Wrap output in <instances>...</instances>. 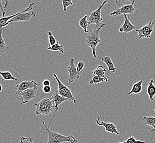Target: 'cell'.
Returning <instances> with one entry per match:
<instances>
[{
  "label": "cell",
  "instance_id": "1",
  "mask_svg": "<svg viewBox=\"0 0 155 143\" xmlns=\"http://www.w3.org/2000/svg\"><path fill=\"white\" fill-rule=\"evenodd\" d=\"M42 123L48 135L47 143H78V140L72 134H70L68 136H65L55 132L51 131L49 127H47L43 121H42Z\"/></svg>",
  "mask_w": 155,
  "mask_h": 143
},
{
  "label": "cell",
  "instance_id": "2",
  "mask_svg": "<svg viewBox=\"0 0 155 143\" xmlns=\"http://www.w3.org/2000/svg\"><path fill=\"white\" fill-rule=\"evenodd\" d=\"M37 109L35 113L37 115L48 116L56 110L55 105L51 98L46 97L41 100L39 103H35Z\"/></svg>",
  "mask_w": 155,
  "mask_h": 143
},
{
  "label": "cell",
  "instance_id": "3",
  "mask_svg": "<svg viewBox=\"0 0 155 143\" xmlns=\"http://www.w3.org/2000/svg\"><path fill=\"white\" fill-rule=\"evenodd\" d=\"M106 26V24L101 26L99 28H96L95 29L90 32L88 34L86 39V46L90 47L92 49V52L93 56L94 58H96V47L97 45L101 43V40H100V36H99V31L101 30L102 28Z\"/></svg>",
  "mask_w": 155,
  "mask_h": 143
},
{
  "label": "cell",
  "instance_id": "4",
  "mask_svg": "<svg viewBox=\"0 0 155 143\" xmlns=\"http://www.w3.org/2000/svg\"><path fill=\"white\" fill-rule=\"evenodd\" d=\"M107 2L108 1H104L103 2L102 5L99 7L98 9L93 11L92 12L90 13V16L87 18V22H88V25L94 24L96 25V28H99L101 26L104 24L102 23V21L103 19L101 17V10H102L103 7L107 3Z\"/></svg>",
  "mask_w": 155,
  "mask_h": 143
},
{
  "label": "cell",
  "instance_id": "5",
  "mask_svg": "<svg viewBox=\"0 0 155 143\" xmlns=\"http://www.w3.org/2000/svg\"><path fill=\"white\" fill-rule=\"evenodd\" d=\"M53 76L58 82V87H59V89L58 91L59 94L62 97L68 99V100L71 101L74 103H76L77 102L76 100L75 99L73 94H72L71 90L62 83V82L59 79V78L58 77L56 74H53Z\"/></svg>",
  "mask_w": 155,
  "mask_h": 143
},
{
  "label": "cell",
  "instance_id": "6",
  "mask_svg": "<svg viewBox=\"0 0 155 143\" xmlns=\"http://www.w3.org/2000/svg\"><path fill=\"white\" fill-rule=\"evenodd\" d=\"M76 61L72 58L70 59L69 61V67L67 68L68 72V85L73 83L74 81L78 80L80 78L82 72H78L77 71V68L74 65V62Z\"/></svg>",
  "mask_w": 155,
  "mask_h": 143
},
{
  "label": "cell",
  "instance_id": "7",
  "mask_svg": "<svg viewBox=\"0 0 155 143\" xmlns=\"http://www.w3.org/2000/svg\"><path fill=\"white\" fill-rule=\"evenodd\" d=\"M32 17H36L35 13L33 11H29L28 12H23L20 13L18 15L15 16L9 20L7 23L6 27H9L12 24L19 22H28L31 19Z\"/></svg>",
  "mask_w": 155,
  "mask_h": 143
},
{
  "label": "cell",
  "instance_id": "8",
  "mask_svg": "<svg viewBox=\"0 0 155 143\" xmlns=\"http://www.w3.org/2000/svg\"><path fill=\"white\" fill-rule=\"evenodd\" d=\"M155 25V19L153 21H151L149 24L145 25L139 29H136V31L138 33L139 39L142 38H150L151 34L154 30Z\"/></svg>",
  "mask_w": 155,
  "mask_h": 143
},
{
  "label": "cell",
  "instance_id": "9",
  "mask_svg": "<svg viewBox=\"0 0 155 143\" xmlns=\"http://www.w3.org/2000/svg\"><path fill=\"white\" fill-rule=\"evenodd\" d=\"M135 3V1H134L130 5H124L121 7V8H118L114 11L113 12L110 14V16L117 17L121 14H133L135 11L137 10V8H135L134 5Z\"/></svg>",
  "mask_w": 155,
  "mask_h": 143
},
{
  "label": "cell",
  "instance_id": "10",
  "mask_svg": "<svg viewBox=\"0 0 155 143\" xmlns=\"http://www.w3.org/2000/svg\"><path fill=\"white\" fill-rule=\"evenodd\" d=\"M38 87H33L28 89L19 94L18 95H21L22 97L23 101L21 103V104L23 105L25 103H27L31 100L35 99Z\"/></svg>",
  "mask_w": 155,
  "mask_h": 143
},
{
  "label": "cell",
  "instance_id": "11",
  "mask_svg": "<svg viewBox=\"0 0 155 143\" xmlns=\"http://www.w3.org/2000/svg\"><path fill=\"white\" fill-rule=\"evenodd\" d=\"M102 115L99 116V117L98 119H97L96 120V123L98 126H102L105 128V131L106 132L110 133L112 134H116L117 135H119V133L117 131V127L115 126L114 124H113V123L110 122H104L101 121V118Z\"/></svg>",
  "mask_w": 155,
  "mask_h": 143
},
{
  "label": "cell",
  "instance_id": "12",
  "mask_svg": "<svg viewBox=\"0 0 155 143\" xmlns=\"http://www.w3.org/2000/svg\"><path fill=\"white\" fill-rule=\"evenodd\" d=\"M38 84L34 81H23L20 83V84L17 85L15 87L16 90V95H18L22 91L27 90L29 88L38 87Z\"/></svg>",
  "mask_w": 155,
  "mask_h": 143
},
{
  "label": "cell",
  "instance_id": "13",
  "mask_svg": "<svg viewBox=\"0 0 155 143\" xmlns=\"http://www.w3.org/2000/svg\"><path fill=\"white\" fill-rule=\"evenodd\" d=\"M35 3H31L29 6L27 8L25 9H22L18 13H17L16 14H15L13 15H11V16H8V17H2L0 18V28H5L6 27L7 23V22L9 21V20H11V19L15 17V16H17L20 13H22L26 12L27 11H31V9H33V7H34Z\"/></svg>",
  "mask_w": 155,
  "mask_h": 143
},
{
  "label": "cell",
  "instance_id": "14",
  "mask_svg": "<svg viewBox=\"0 0 155 143\" xmlns=\"http://www.w3.org/2000/svg\"><path fill=\"white\" fill-rule=\"evenodd\" d=\"M124 24L119 28V31L120 33H128L136 29V27L131 23L127 14H124Z\"/></svg>",
  "mask_w": 155,
  "mask_h": 143
},
{
  "label": "cell",
  "instance_id": "15",
  "mask_svg": "<svg viewBox=\"0 0 155 143\" xmlns=\"http://www.w3.org/2000/svg\"><path fill=\"white\" fill-rule=\"evenodd\" d=\"M51 98V99H52V100L54 101V103H55L56 111L58 110L59 105H60L62 103L65 102V101L68 100V99L65 98V97H62V96H61L59 94V93H58V90H56L54 92V93L53 94V95Z\"/></svg>",
  "mask_w": 155,
  "mask_h": 143
},
{
  "label": "cell",
  "instance_id": "16",
  "mask_svg": "<svg viewBox=\"0 0 155 143\" xmlns=\"http://www.w3.org/2000/svg\"><path fill=\"white\" fill-rule=\"evenodd\" d=\"M146 92L149 96L150 100L151 101H154V97L155 96V85L154 84V80L152 79L148 84L146 89Z\"/></svg>",
  "mask_w": 155,
  "mask_h": 143
},
{
  "label": "cell",
  "instance_id": "17",
  "mask_svg": "<svg viewBox=\"0 0 155 143\" xmlns=\"http://www.w3.org/2000/svg\"><path fill=\"white\" fill-rule=\"evenodd\" d=\"M143 121L144 122L143 125L149 126L151 128L149 129L151 132H155V117L153 116H145L143 117Z\"/></svg>",
  "mask_w": 155,
  "mask_h": 143
},
{
  "label": "cell",
  "instance_id": "18",
  "mask_svg": "<svg viewBox=\"0 0 155 143\" xmlns=\"http://www.w3.org/2000/svg\"><path fill=\"white\" fill-rule=\"evenodd\" d=\"M143 80H140L138 82L136 83L135 84H134L130 91L127 94V95H131L133 94H139L143 90Z\"/></svg>",
  "mask_w": 155,
  "mask_h": 143
},
{
  "label": "cell",
  "instance_id": "19",
  "mask_svg": "<svg viewBox=\"0 0 155 143\" xmlns=\"http://www.w3.org/2000/svg\"><path fill=\"white\" fill-rule=\"evenodd\" d=\"M100 59L103 62L106 64V65L108 67V71H111L113 73H115L116 72V68L115 67L112 61V59L109 56H106V57H100Z\"/></svg>",
  "mask_w": 155,
  "mask_h": 143
},
{
  "label": "cell",
  "instance_id": "20",
  "mask_svg": "<svg viewBox=\"0 0 155 143\" xmlns=\"http://www.w3.org/2000/svg\"><path fill=\"white\" fill-rule=\"evenodd\" d=\"M106 72H107V70L103 67V65H98L96 69L92 72V73L93 75L98 76L100 77L104 78L106 81V82H108V80L105 76V73H106Z\"/></svg>",
  "mask_w": 155,
  "mask_h": 143
},
{
  "label": "cell",
  "instance_id": "21",
  "mask_svg": "<svg viewBox=\"0 0 155 143\" xmlns=\"http://www.w3.org/2000/svg\"><path fill=\"white\" fill-rule=\"evenodd\" d=\"M2 28H0V56L1 55L9 49V47L7 46L5 41L2 37Z\"/></svg>",
  "mask_w": 155,
  "mask_h": 143
},
{
  "label": "cell",
  "instance_id": "22",
  "mask_svg": "<svg viewBox=\"0 0 155 143\" xmlns=\"http://www.w3.org/2000/svg\"><path fill=\"white\" fill-rule=\"evenodd\" d=\"M48 50L53 51H59L61 53H65L64 51V46L62 45H60L59 44V41L57 42L56 44L54 45L53 46H49L48 48Z\"/></svg>",
  "mask_w": 155,
  "mask_h": 143
},
{
  "label": "cell",
  "instance_id": "23",
  "mask_svg": "<svg viewBox=\"0 0 155 143\" xmlns=\"http://www.w3.org/2000/svg\"><path fill=\"white\" fill-rule=\"evenodd\" d=\"M0 75L5 81H9L12 80V81H18V79L15 77H14L9 72L0 71Z\"/></svg>",
  "mask_w": 155,
  "mask_h": 143
},
{
  "label": "cell",
  "instance_id": "24",
  "mask_svg": "<svg viewBox=\"0 0 155 143\" xmlns=\"http://www.w3.org/2000/svg\"><path fill=\"white\" fill-rule=\"evenodd\" d=\"M87 16L85 15L81 20L79 21V25L81 28L84 29V32L85 33H87L89 32V30L88 29V22H87Z\"/></svg>",
  "mask_w": 155,
  "mask_h": 143
},
{
  "label": "cell",
  "instance_id": "25",
  "mask_svg": "<svg viewBox=\"0 0 155 143\" xmlns=\"http://www.w3.org/2000/svg\"><path fill=\"white\" fill-rule=\"evenodd\" d=\"M106 81L105 79L104 78L100 77L98 76H96L93 75V78L92 79L91 81H90V84L91 85L92 84H99L100 83H102L103 81Z\"/></svg>",
  "mask_w": 155,
  "mask_h": 143
},
{
  "label": "cell",
  "instance_id": "26",
  "mask_svg": "<svg viewBox=\"0 0 155 143\" xmlns=\"http://www.w3.org/2000/svg\"><path fill=\"white\" fill-rule=\"evenodd\" d=\"M118 143H145V142L144 141H141V140H137L135 137L133 136H130L127 138V140L126 141Z\"/></svg>",
  "mask_w": 155,
  "mask_h": 143
},
{
  "label": "cell",
  "instance_id": "27",
  "mask_svg": "<svg viewBox=\"0 0 155 143\" xmlns=\"http://www.w3.org/2000/svg\"><path fill=\"white\" fill-rule=\"evenodd\" d=\"M48 39L49 41V46H53L54 45L57 43V41L56 40L55 38L53 36V34L51 31H49L48 33Z\"/></svg>",
  "mask_w": 155,
  "mask_h": 143
},
{
  "label": "cell",
  "instance_id": "28",
  "mask_svg": "<svg viewBox=\"0 0 155 143\" xmlns=\"http://www.w3.org/2000/svg\"><path fill=\"white\" fill-rule=\"evenodd\" d=\"M61 1H62V6H63L64 12H66L67 11V8L68 7L72 6L74 5L72 0H61Z\"/></svg>",
  "mask_w": 155,
  "mask_h": 143
},
{
  "label": "cell",
  "instance_id": "29",
  "mask_svg": "<svg viewBox=\"0 0 155 143\" xmlns=\"http://www.w3.org/2000/svg\"><path fill=\"white\" fill-rule=\"evenodd\" d=\"M20 143H35L34 140L33 139V138L31 137H22L20 138Z\"/></svg>",
  "mask_w": 155,
  "mask_h": 143
},
{
  "label": "cell",
  "instance_id": "30",
  "mask_svg": "<svg viewBox=\"0 0 155 143\" xmlns=\"http://www.w3.org/2000/svg\"><path fill=\"white\" fill-rule=\"evenodd\" d=\"M117 5L120 6H124V4L127 3V2H131V3L133 2L134 1L136 2V0H115Z\"/></svg>",
  "mask_w": 155,
  "mask_h": 143
},
{
  "label": "cell",
  "instance_id": "31",
  "mask_svg": "<svg viewBox=\"0 0 155 143\" xmlns=\"http://www.w3.org/2000/svg\"><path fill=\"white\" fill-rule=\"evenodd\" d=\"M84 63L82 61H80L78 63V66H77V71L78 72H83V69H84Z\"/></svg>",
  "mask_w": 155,
  "mask_h": 143
},
{
  "label": "cell",
  "instance_id": "32",
  "mask_svg": "<svg viewBox=\"0 0 155 143\" xmlns=\"http://www.w3.org/2000/svg\"><path fill=\"white\" fill-rule=\"evenodd\" d=\"M51 87L50 86H43V91L45 93H49L51 91Z\"/></svg>",
  "mask_w": 155,
  "mask_h": 143
},
{
  "label": "cell",
  "instance_id": "33",
  "mask_svg": "<svg viewBox=\"0 0 155 143\" xmlns=\"http://www.w3.org/2000/svg\"><path fill=\"white\" fill-rule=\"evenodd\" d=\"M0 9H1L2 13V17H5V14H6V12L4 9V7L3 6V5L2 3V0H0Z\"/></svg>",
  "mask_w": 155,
  "mask_h": 143
},
{
  "label": "cell",
  "instance_id": "34",
  "mask_svg": "<svg viewBox=\"0 0 155 143\" xmlns=\"http://www.w3.org/2000/svg\"><path fill=\"white\" fill-rule=\"evenodd\" d=\"M43 86H50V82L49 80H44L43 81Z\"/></svg>",
  "mask_w": 155,
  "mask_h": 143
},
{
  "label": "cell",
  "instance_id": "35",
  "mask_svg": "<svg viewBox=\"0 0 155 143\" xmlns=\"http://www.w3.org/2000/svg\"><path fill=\"white\" fill-rule=\"evenodd\" d=\"M8 1H9V0H6V2H5V6H4V9H5V11H6V9L7 8V6H8Z\"/></svg>",
  "mask_w": 155,
  "mask_h": 143
},
{
  "label": "cell",
  "instance_id": "36",
  "mask_svg": "<svg viewBox=\"0 0 155 143\" xmlns=\"http://www.w3.org/2000/svg\"><path fill=\"white\" fill-rule=\"evenodd\" d=\"M2 91V87L1 85V84H0V93Z\"/></svg>",
  "mask_w": 155,
  "mask_h": 143
},
{
  "label": "cell",
  "instance_id": "37",
  "mask_svg": "<svg viewBox=\"0 0 155 143\" xmlns=\"http://www.w3.org/2000/svg\"><path fill=\"white\" fill-rule=\"evenodd\" d=\"M105 1H108V0H105Z\"/></svg>",
  "mask_w": 155,
  "mask_h": 143
},
{
  "label": "cell",
  "instance_id": "38",
  "mask_svg": "<svg viewBox=\"0 0 155 143\" xmlns=\"http://www.w3.org/2000/svg\"><path fill=\"white\" fill-rule=\"evenodd\" d=\"M154 111H155V110H154Z\"/></svg>",
  "mask_w": 155,
  "mask_h": 143
},
{
  "label": "cell",
  "instance_id": "39",
  "mask_svg": "<svg viewBox=\"0 0 155 143\" xmlns=\"http://www.w3.org/2000/svg\"></svg>",
  "mask_w": 155,
  "mask_h": 143
}]
</instances>
